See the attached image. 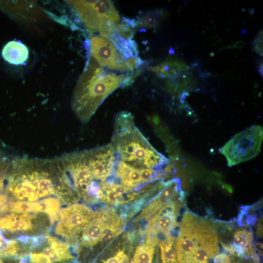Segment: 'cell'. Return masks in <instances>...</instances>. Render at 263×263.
Masks as SVG:
<instances>
[{"mask_svg": "<svg viewBox=\"0 0 263 263\" xmlns=\"http://www.w3.org/2000/svg\"><path fill=\"white\" fill-rule=\"evenodd\" d=\"M128 75L108 72L94 58H91L72 96V107L77 118L82 123L88 122L104 100L120 87Z\"/></svg>", "mask_w": 263, "mask_h": 263, "instance_id": "6da1fadb", "label": "cell"}, {"mask_svg": "<svg viewBox=\"0 0 263 263\" xmlns=\"http://www.w3.org/2000/svg\"><path fill=\"white\" fill-rule=\"evenodd\" d=\"M110 144L122 160L139 168L163 169L169 162L149 142L128 112L116 115Z\"/></svg>", "mask_w": 263, "mask_h": 263, "instance_id": "7a4b0ae2", "label": "cell"}, {"mask_svg": "<svg viewBox=\"0 0 263 263\" xmlns=\"http://www.w3.org/2000/svg\"><path fill=\"white\" fill-rule=\"evenodd\" d=\"M89 33L97 32L110 39L115 33L120 16L111 0H69Z\"/></svg>", "mask_w": 263, "mask_h": 263, "instance_id": "3957f363", "label": "cell"}, {"mask_svg": "<svg viewBox=\"0 0 263 263\" xmlns=\"http://www.w3.org/2000/svg\"><path fill=\"white\" fill-rule=\"evenodd\" d=\"M263 138V127L253 125L237 133L219 151L229 167L255 157L260 152Z\"/></svg>", "mask_w": 263, "mask_h": 263, "instance_id": "277c9868", "label": "cell"}, {"mask_svg": "<svg viewBox=\"0 0 263 263\" xmlns=\"http://www.w3.org/2000/svg\"><path fill=\"white\" fill-rule=\"evenodd\" d=\"M207 221L189 210L185 212L175 245L178 263H191Z\"/></svg>", "mask_w": 263, "mask_h": 263, "instance_id": "5b68a950", "label": "cell"}, {"mask_svg": "<svg viewBox=\"0 0 263 263\" xmlns=\"http://www.w3.org/2000/svg\"><path fill=\"white\" fill-rule=\"evenodd\" d=\"M184 201L178 200L170 202L151 217L145 230L146 243L155 246L173 237L172 232L178 225L177 219Z\"/></svg>", "mask_w": 263, "mask_h": 263, "instance_id": "8992f818", "label": "cell"}, {"mask_svg": "<svg viewBox=\"0 0 263 263\" xmlns=\"http://www.w3.org/2000/svg\"><path fill=\"white\" fill-rule=\"evenodd\" d=\"M91 53L94 58L101 66L118 71H132L143 63L130 61L123 58L110 39L103 37L92 36L91 38Z\"/></svg>", "mask_w": 263, "mask_h": 263, "instance_id": "52a82bcc", "label": "cell"}, {"mask_svg": "<svg viewBox=\"0 0 263 263\" xmlns=\"http://www.w3.org/2000/svg\"><path fill=\"white\" fill-rule=\"evenodd\" d=\"M90 208L82 204H75L63 209L60 212V220L56 233L65 237H71L80 231L94 215Z\"/></svg>", "mask_w": 263, "mask_h": 263, "instance_id": "ba28073f", "label": "cell"}, {"mask_svg": "<svg viewBox=\"0 0 263 263\" xmlns=\"http://www.w3.org/2000/svg\"><path fill=\"white\" fill-rule=\"evenodd\" d=\"M47 245L35 246L29 254L30 263H68L74 258L69 248L56 239L47 237Z\"/></svg>", "mask_w": 263, "mask_h": 263, "instance_id": "9c48e42d", "label": "cell"}, {"mask_svg": "<svg viewBox=\"0 0 263 263\" xmlns=\"http://www.w3.org/2000/svg\"><path fill=\"white\" fill-rule=\"evenodd\" d=\"M185 196V192L182 189L181 179L176 178L169 180L165 182L164 187L141 212L138 219L147 220L168 203L175 200H184Z\"/></svg>", "mask_w": 263, "mask_h": 263, "instance_id": "30bf717a", "label": "cell"}, {"mask_svg": "<svg viewBox=\"0 0 263 263\" xmlns=\"http://www.w3.org/2000/svg\"><path fill=\"white\" fill-rule=\"evenodd\" d=\"M251 227L237 229L233 234L232 243H221L223 248L231 254L247 259H252L258 263L260 258L255 251L253 235Z\"/></svg>", "mask_w": 263, "mask_h": 263, "instance_id": "8fae6325", "label": "cell"}, {"mask_svg": "<svg viewBox=\"0 0 263 263\" xmlns=\"http://www.w3.org/2000/svg\"><path fill=\"white\" fill-rule=\"evenodd\" d=\"M99 200L110 205L129 202L137 196L136 189L123 186L113 178L99 183Z\"/></svg>", "mask_w": 263, "mask_h": 263, "instance_id": "7c38bea8", "label": "cell"}, {"mask_svg": "<svg viewBox=\"0 0 263 263\" xmlns=\"http://www.w3.org/2000/svg\"><path fill=\"white\" fill-rule=\"evenodd\" d=\"M189 68L186 64L177 60H168L161 64L151 67L149 70L162 79H168L170 87H176L183 80L188 81L190 76Z\"/></svg>", "mask_w": 263, "mask_h": 263, "instance_id": "4fadbf2b", "label": "cell"}, {"mask_svg": "<svg viewBox=\"0 0 263 263\" xmlns=\"http://www.w3.org/2000/svg\"><path fill=\"white\" fill-rule=\"evenodd\" d=\"M219 250L216 229L213 224L209 222L204 230L201 244L190 263H207L208 260L218 254Z\"/></svg>", "mask_w": 263, "mask_h": 263, "instance_id": "5bb4252c", "label": "cell"}, {"mask_svg": "<svg viewBox=\"0 0 263 263\" xmlns=\"http://www.w3.org/2000/svg\"><path fill=\"white\" fill-rule=\"evenodd\" d=\"M104 221L102 209L96 212L88 224L84 228L81 240L87 247L94 246L102 240Z\"/></svg>", "mask_w": 263, "mask_h": 263, "instance_id": "9a60e30c", "label": "cell"}, {"mask_svg": "<svg viewBox=\"0 0 263 263\" xmlns=\"http://www.w3.org/2000/svg\"><path fill=\"white\" fill-rule=\"evenodd\" d=\"M102 211L104 221L102 240H109L122 232L124 219L111 208H104Z\"/></svg>", "mask_w": 263, "mask_h": 263, "instance_id": "2e32d148", "label": "cell"}, {"mask_svg": "<svg viewBox=\"0 0 263 263\" xmlns=\"http://www.w3.org/2000/svg\"><path fill=\"white\" fill-rule=\"evenodd\" d=\"M1 54L4 59L8 63L19 65L28 59L29 50L25 44L20 42L11 41L4 46Z\"/></svg>", "mask_w": 263, "mask_h": 263, "instance_id": "e0dca14e", "label": "cell"}, {"mask_svg": "<svg viewBox=\"0 0 263 263\" xmlns=\"http://www.w3.org/2000/svg\"><path fill=\"white\" fill-rule=\"evenodd\" d=\"M32 227L31 221L27 214L17 215L11 214L0 220V227L11 231H21Z\"/></svg>", "mask_w": 263, "mask_h": 263, "instance_id": "ac0fdd59", "label": "cell"}, {"mask_svg": "<svg viewBox=\"0 0 263 263\" xmlns=\"http://www.w3.org/2000/svg\"><path fill=\"white\" fill-rule=\"evenodd\" d=\"M60 206L59 201L54 198H47L38 202H34V212H44L49 214L53 221L56 216Z\"/></svg>", "mask_w": 263, "mask_h": 263, "instance_id": "d6986e66", "label": "cell"}, {"mask_svg": "<svg viewBox=\"0 0 263 263\" xmlns=\"http://www.w3.org/2000/svg\"><path fill=\"white\" fill-rule=\"evenodd\" d=\"M155 246L148 243L138 246L131 263H151L154 253Z\"/></svg>", "mask_w": 263, "mask_h": 263, "instance_id": "ffe728a7", "label": "cell"}, {"mask_svg": "<svg viewBox=\"0 0 263 263\" xmlns=\"http://www.w3.org/2000/svg\"><path fill=\"white\" fill-rule=\"evenodd\" d=\"M174 240V237H172L158 244L161 250L162 263H178Z\"/></svg>", "mask_w": 263, "mask_h": 263, "instance_id": "44dd1931", "label": "cell"}, {"mask_svg": "<svg viewBox=\"0 0 263 263\" xmlns=\"http://www.w3.org/2000/svg\"><path fill=\"white\" fill-rule=\"evenodd\" d=\"M162 10L157 9L153 11H147L140 14L137 20L139 27L155 28L158 25L160 19L163 17Z\"/></svg>", "mask_w": 263, "mask_h": 263, "instance_id": "7402d4cb", "label": "cell"}, {"mask_svg": "<svg viewBox=\"0 0 263 263\" xmlns=\"http://www.w3.org/2000/svg\"><path fill=\"white\" fill-rule=\"evenodd\" d=\"M33 202H18L11 205V209L16 212L26 213L33 211Z\"/></svg>", "mask_w": 263, "mask_h": 263, "instance_id": "603a6c76", "label": "cell"}, {"mask_svg": "<svg viewBox=\"0 0 263 263\" xmlns=\"http://www.w3.org/2000/svg\"><path fill=\"white\" fill-rule=\"evenodd\" d=\"M128 257L123 250H119L113 257L103 262V263H126Z\"/></svg>", "mask_w": 263, "mask_h": 263, "instance_id": "cb8c5ba5", "label": "cell"}, {"mask_svg": "<svg viewBox=\"0 0 263 263\" xmlns=\"http://www.w3.org/2000/svg\"><path fill=\"white\" fill-rule=\"evenodd\" d=\"M254 50L260 56H263V31H260L254 41Z\"/></svg>", "mask_w": 263, "mask_h": 263, "instance_id": "d4e9b609", "label": "cell"}, {"mask_svg": "<svg viewBox=\"0 0 263 263\" xmlns=\"http://www.w3.org/2000/svg\"><path fill=\"white\" fill-rule=\"evenodd\" d=\"M212 263H231L229 256L225 253L217 254L213 257Z\"/></svg>", "mask_w": 263, "mask_h": 263, "instance_id": "484cf974", "label": "cell"}, {"mask_svg": "<svg viewBox=\"0 0 263 263\" xmlns=\"http://www.w3.org/2000/svg\"><path fill=\"white\" fill-rule=\"evenodd\" d=\"M7 158L1 151H0V189L2 188L3 180L1 176V173L7 164Z\"/></svg>", "mask_w": 263, "mask_h": 263, "instance_id": "4316f807", "label": "cell"}, {"mask_svg": "<svg viewBox=\"0 0 263 263\" xmlns=\"http://www.w3.org/2000/svg\"><path fill=\"white\" fill-rule=\"evenodd\" d=\"M124 23L127 24L129 26H131L132 28L135 27L138 25L137 20L134 19H130L129 18H123Z\"/></svg>", "mask_w": 263, "mask_h": 263, "instance_id": "83f0119b", "label": "cell"}, {"mask_svg": "<svg viewBox=\"0 0 263 263\" xmlns=\"http://www.w3.org/2000/svg\"><path fill=\"white\" fill-rule=\"evenodd\" d=\"M16 258H0V263H12V262ZM17 263H26L25 262L20 261Z\"/></svg>", "mask_w": 263, "mask_h": 263, "instance_id": "f1b7e54d", "label": "cell"}, {"mask_svg": "<svg viewBox=\"0 0 263 263\" xmlns=\"http://www.w3.org/2000/svg\"><path fill=\"white\" fill-rule=\"evenodd\" d=\"M258 68L259 69V72L260 73L261 75H262V76H263V63L262 62L259 64Z\"/></svg>", "mask_w": 263, "mask_h": 263, "instance_id": "f546056e", "label": "cell"}, {"mask_svg": "<svg viewBox=\"0 0 263 263\" xmlns=\"http://www.w3.org/2000/svg\"><path fill=\"white\" fill-rule=\"evenodd\" d=\"M169 53L170 54H173L174 53V50L173 48H170L169 50Z\"/></svg>", "mask_w": 263, "mask_h": 263, "instance_id": "4dcf8cb0", "label": "cell"}]
</instances>
